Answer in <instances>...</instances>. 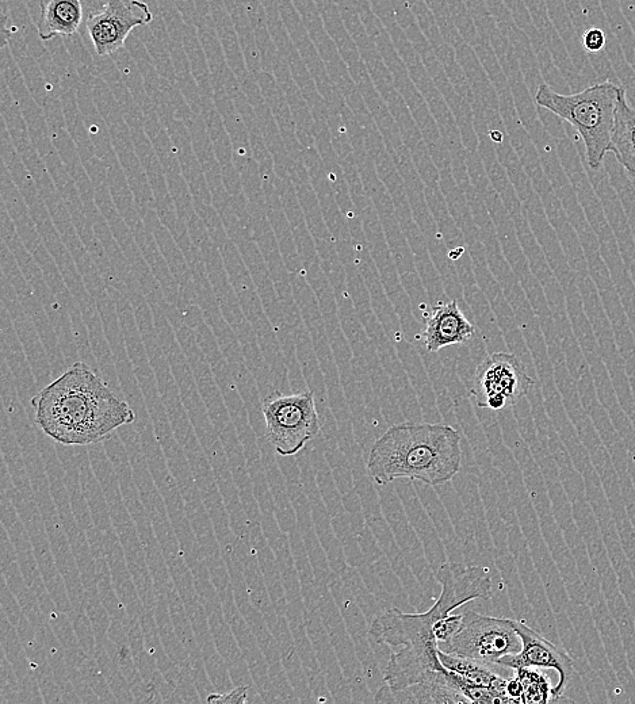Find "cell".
<instances>
[{
    "instance_id": "obj_12",
    "label": "cell",
    "mask_w": 635,
    "mask_h": 704,
    "mask_svg": "<svg viewBox=\"0 0 635 704\" xmlns=\"http://www.w3.org/2000/svg\"><path fill=\"white\" fill-rule=\"evenodd\" d=\"M610 152H614L627 174L635 178V109L627 102L625 88L618 99Z\"/></svg>"
},
{
    "instance_id": "obj_15",
    "label": "cell",
    "mask_w": 635,
    "mask_h": 704,
    "mask_svg": "<svg viewBox=\"0 0 635 704\" xmlns=\"http://www.w3.org/2000/svg\"><path fill=\"white\" fill-rule=\"evenodd\" d=\"M516 679L519 680L520 688H522V703L545 704L552 700V690L550 681L545 675L537 671H531L530 668L516 669Z\"/></svg>"
},
{
    "instance_id": "obj_1",
    "label": "cell",
    "mask_w": 635,
    "mask_h": 704,
    "mask_svg": "<svg viewBox=\"0 0 635 704\" xmlns=\"http://www.w3.org/2000/svg\"><path fill=\"white\" fill-rule=\"evenodd\" d=\"M436 581L442 591L430 610L405 614L399 608H390L371 623V640L393 649L384 673L390 691L420 683H441L449 687V669L443 667L439 658L436 625L455 608L473 600L492 598V576L487 566L447 562L436 572Z\"/></svg>"
},
{
    "instance_id": "obj_13",
    "label": "cell",
    "mask_w": 635,
    "mask_h": 704,
    "mask_svg": "<svg viewBox=\"0 0 635 704\" xmlns=\"http://www.w3.org/2000/svg\"><path fill=\"white\" fill-rule=\"evenodd\" d=\"M439 658H441L443 667L457 673L462 679L469 681L474 686L489 688L496 695H499L504 703H514L507 694L508 680L496 675L495 672L488 668V665L453 656V654L443 652L441 648H439Z\"/></svg>"
},
{
    "instance_id": "obj_3",
    "label": "cell",
    "mask_w": 635,
    "mask_h": 704,
    "mask_svg": "<svg viewBox=\"0 0 635 704\" xmlns=\"http://www.w3.org/2000/svg\"><path fill=\"white\" fill-rule=\"evenodd\" d=\"M461 465V436L453 427L401 423L371 446L367 472L378 485L408 478L435 488L453 480Z\"/></svg>"
},
{
    "instance_id": "obj_5",
    "label": "cell",
    "mask_w": 635,
    "mask_h": 704,
    "mask_svg": "<svg viewBox=\"0 0 635 704\" xmlns=\"http://www.w3.org/2000/svg\"><path fill=\"white\" fill-rule=\"evenodd\" d=\"M266 435L282 457H293L320 432L315 394L312 390L296 394L275 392L262 404Z\"/></svg>"
},
{
    "instance_id": "obj_10",
    "label": "cell",
    "mask_w": 635,
    "mask_h": 704,
    "mask_svg": "<svg viewBox=\"0 0 635 704\" xmlns=\"http://www.w3.org/2000/svg\"><path fill=\"white\" fill-rule=\"evenodd\" d=\"M474 336H476V328L466 319L455 300L436 306L428 317L423 332L424 346L430 352L468 344L472 342Z\"/></svg>"
},
{
    "instance_id": "obj_4",
    "label": "cell",
    "mask_w": 635,
    "mask_h": 704,
    "mask_svg": "<svg viewBox=\"0 0 635 704\" xmlns=\"http://www.w3.org/2000/svg\"><path fill=\"white\" fill-rule=\"evenodd\" d=\"M621 86L611 82L594 84L581 93L562 95L547 84H541L535 102L561 120L569 122L584 141L589 167L599 170L610 152L615 112Z\"/></svg>"
},
{
    "instance_id": "obj_9",
    "label": "cell",
    "mask_w": 635,
    "mask_h": 704,
    "mask_svg": "<svg viewBox=\"0 0 635 704\" xmlns=\"http://www.w3.org/2000/svg\"><path fill=\"white\" fill-rule=\"evenodd\" d=\"M516 633L522 640V649L516 654L501 658L500 667L545 668L554 669L558 673V683L552 690V700L560 699L575 673V663L568 653L557 648L541 634L537 633L526 622L514 621Z\"/></svg>"
},
{
    "instance_id": "obj_7",
    "label": "cell",
    "mask_w": 635,
    "mask_h": 704,
    "mask_svg": "<svg viewBox=\"0 0 635 704\" xmlns=\"http://www.w3.org/2000/svg\"><path fill=\"white\" fill-rule=\"evenodd\" d=\"M533 386V378L516 355L495 352L478 365L470 396L477 407L501 411L518 404Z\"/></svg>"
},
{
    "instance_id": "obj_8",
    "label": "cell",
    "mask_w": 635,
    "mask_h": 704,
    "mask_svg": "<svg viewBox=\"0 0 635 704\" xmlns=\"http://www.w3.org/2000/svg\"><path fill=\"white\" fill-rule=\"evenodd\" d=\"M152 21L151 7L143 0H106L105 5L87 19V30L95 52L105 57L124 48L133 29Z\"/></svg>"
},
{
    "instance_id": "obj_16",
    "label": "cell",
    "mask_w": 635,
    "mask_h": 704,
    "mask_svg": "<svg viewBox=\"0 0 635 704\" xmlns=\"http://www.w3.org/2000/svg\"><path fill=\"white\" fill-rule=\"evenodd\" d=\"M247 692H248V687L243 686V687H237L235 690H232L231 692H228V694H213L210 695L208 698L209 703H223V704H242V703H247L248 698H247Z\"/></svg>"
},
{
    "instance_id": "obj_11",
    "label": "cell",
    "mask_w": 635,
    "mask_h": 704,
    "mask_svg": "<svg viewBox=\"0 0 635 704\" xmlns=\"http://www.w3.org/2000/svg\"><path fill=\"white\" fill-rule=\"evenodd\" d=\"M82 21V0H41L38 36L42 41H51L57 36H74Z\"/></svg>"
},
{
    "instance_id": "obj_2",
    "label": "cell",
    "mask_w": 635,
    "mask_h": 704,
    "mask_svg": "<svg viewBox=\"0 0 635 704\" xmlns=\"http://www.w3.org/2000/svg\"><path fill=\"white\" fill-rule=\"evenodd\" d=\"M36 423L65 446L102 442L136 415L86 363L76 362L32 399Z\"/></svg>"
},
{
    "instance_id": "obj_17",
    "label": "cell",
    "mask_w": 635,
    "mask_h": 704,
    "mask_svg": "<svg viewBox=\"0 0 635 704\" xmlns=\"http://www.w3.org/2000/svg\"><path fill=\"white\" fill-rule=\"evenodd\" d=\"M583 44L588 52H600L606 47V33L598 28L589 29L584 34Z\"/></svg>"
},
{
    "instance_id": "obj_6",
    "label": "cell",
    "mask_w": 635,
    "mask_h": 704,
    "mask_svg": "<svg viewBox=\"0 0 635 704\" xmlns=\"http://www.w3.org/2000/svg\"><path fill=\"white\" fill-rule=\"evenodd\" d=\"M443 652L484 665H499L501 658L522 649V640L516 633L514 621L462 612L461 623L449 640L443 642Z\"/></svg>"
},
{
    "instance_id": "obj_14",
    "label": "cell",
    "mask_w": 635,
    "mask_h": 704,
    "mask_svg": "<svg viewBox=\"0 0 635 704\" xmlns=\"http://www.w3.org/2000/svg\"><path fill=\"white\" fill-rule=\"evenodd\" d=\"M376 702L469 703L464 695L441 683H420L399 691H390L385 686L378 692Z\"/></svg>"
}]
</instances>
